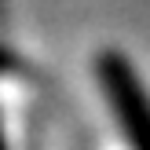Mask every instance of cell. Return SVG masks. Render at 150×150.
<instances>
[{
    "mask_svg": "<svg viewBox=\"0 0 150 150\" xmlns=\"http://www.w3.org/2000/svg\"><path fill=\"white\" fill-rule=\"evenodd\" d=\"M95 73L110 114L125 132L128 150H150V92L143 88L136 66L121 51H103L95 59Z\"/></svg>",
    "mask_w": 150,
    "mask_h": 150,
    "instance_id": "obj_1",
    "label": "cell"
},
{
    "mask_svg": "<svg viewBox=\"0 0 150 150\" xmlns=\"http://www.w3.org/2000/svg\"><path fill=\"white\" fill-rule=\"evenodd\" d=\"M0 150H7V139H4V121H0Z\"/></svg>",
    "mask_w": 150,
    "mask_h": 150,
    "instance_id": "obj_2",
    "label": "cell"
}]
</instances>
